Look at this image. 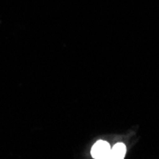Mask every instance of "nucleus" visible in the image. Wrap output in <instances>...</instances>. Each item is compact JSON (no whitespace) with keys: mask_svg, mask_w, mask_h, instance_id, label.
<instances>
[{"mask_svg":"<svg viewBox=\"0 0 159 159\" xmlns=\"http://www.w3.org/2000/svg\"><path fill=\"white\" fill-rule=\"evenodd\" d=\"M91 152L93 158H99V159L109 158L111 152V147L108 142L99 140L93 145Z\"/></svg>","mask_w":159,"mask_h":159,"instance_id":"f257e3e1","label":"nucleus"},{"mask_svg":"<svg viewBox=\"0 0 159 159\" xmlns=\"http://www.w3.org/2000/svg\"><path fill=\"white\" fill-rule=\"evenodd\" d=\"M126 146L123 143H117L111 149L110 156L109 158H114V159H122L124 158L126 154Z\"/></svg>","mask_w":159,"mask_h":159,"instance_id":"f03ea898","label":"nucleus"}]
</instances>
